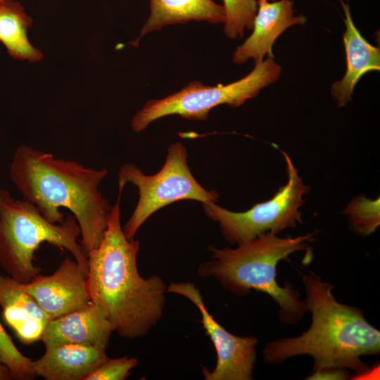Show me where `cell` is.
<instances>
[{
  "mask_svg": "<svg viewBox=\"0 0 380 380\" xmlns=\"http://www.w3.org/2000/svg\"><path fill=\"white\" fill-rule=\"evenodd\" d=\"M167 293H175L189 300L198 310L203 329L213 342L217 362L210 371L202 367L205 380H251L256 362L258 338L238 336L220 325L209 312L199 289L190 281L171 282Z\"/></svg>",
  "mask_w": 380,
  "mask_h": 380,
  "instance_id": "cell-9",
  "label": "cell"
},
{
  "mask_svg": "<svg viewBox=\"0 0 380 380\" xmlns=\"http://www.w3.org/2000/svg\"><path fill=\"white\" fill-rule=\"evenodd\" d=\"M0 307L4 322L23 344L41 340L51 321L27 292L25 284L8 275L0 276Z\"/></svg>",
  "mask_w": 380,
  "mask_h": 380,
  "instance_id": "cell-13",
  "label": "cell"
},
{
  "mask_svg": "<svg viewBox=\"0 0 380 380\" xmlns=\"http://www.w3.org/2000/svg\"><path fill=\"white\" fill-rule=\"evenodd\" d=\"M281 67L273 57L255 62L254 68L243 78L227 84L204 85L200 81L189 82L177 92L160 99L148 101L132 120V128L138 133L153 121L167 115L205 120L215 107L227 104L239 107L255 97L260 90L275 82Z\"/></svg>",
  "mask_w": 380,
  "mask_h": 380,
  "instance_id": "cell-6",
  "label": "cell"
},
{
  "mask_svg": "<svg viewBox=\"0 0 380 380\" xmlns=\"http://www.w3.org/2000/svg\"><path fill=\"white\" fill-rule=\"evenodd\" d=\"M120 198L113 205L101 242L87 255V280L91 301L102 309L113 331L134 340L144 337L162 318L167 286L158 275H140V243L124 234Z\"/></svg>",
  "mask_w": 380,
  "mask_h": 380,
  "instance_id": "cell-1",
  "label": "cell"
},
{
  "mask_svg": "<svg viewBox=\"0 0 380 380\" xmlns=\"http://www.w3.org/2000/svg\"><path fill=\"white\" fill-rule=\"evenodd\" d=\"M0 360L18 380H30L37 377L32 360L23 355L13 343L0 322Z\"/></svg>",
  "mask_w": 380,
  "mask_h": 380,
  "instance_id": "cell-20",
  "label": "cell"
},
{
  "mask_svg": "<svg viewBox=\"0 0 380 380\" xmlns=\"http://www.w3.org/2000/svg\"><path fill=\"white\" fill-rule=\"evenodd\" d=\"M137 365L138 360L135 357L124 356L115 359L108 358L85 380H124Z\"/></svg>",
  "mask_w": 380,
  "mask_h": 380,
  "instance_id": "cell-21",
  "label": "cell"
},
{
  "mask_svg": "<svg viewBox=\"0 0 380 380\" xmlns=\"http://www.w3.org/2000/svg\"><path fill=\"white\" fill-rule=\"evenodd\" d=\"M281 153L288 179L271 199L243 212H233L215 203H201L205 214L219 223L227 243L239 245L267 232L278 234L302 223L299 209L305 203L303 196L309 192L310 187L304 184L289 155L283 151Z\"/></svg>",
  "mask_w": 380,
  "mask_h": 380,
  "instance_id": "cell-8",
  "label": "cell"
},
{
  "mask_svg": "<svg viewBox=\"0 0 380 380\" xmlns=\"http://www.w3.org/2000/svg\"><path fill=\"white\" fill-rule=\"evenodd\" d=\"M315 232L296 237H280L267 232L234 248L210 246V259L201 264L199 277L212 278L226 291L238 296L252 290L267 294L279 306L278 316L284 324H293L308 312L305 300L289 281L284 286L277 283V265L298 251H306L312 257L310 243Z\"/></svg>",
  "mask_w": 380,
  "mask_h": 380,
  "instance_id": "cell-4",
  "label": "cell"
},
{
  "mask_svg": "<svg viewBox=\"0 0 380 380\" xmlns=\"http://www.w3.org/2000/svg\"><path fill=\"white\" fill-rule=\"evenodd\" d=\"M150 14L137 39L165 26L191 20L224 23V6L213 0H149Z\"/></svg>",
  "mask_w": 380,
  "mask_h": 380,
  "instance_id": "cell-16",
  "label": "cell"
},
{
  "mask_svg": "<svg viewBox=\"0 0 380 380\" xmlns=\"http://www.w3.org/2000/svg\"><path fill=\"white\" fill-rule=\"evenodd\" d=\"M347 216L351 232L360 237L372 234L380 225V199H370L364 195L353 197L343 213Z\"/></svg>",
  "mask_w": 380,
  "mask_h": 380,
  "instance_id": "cell-18",
  "label": "cell"
},
{
  "mask_svg": "<svg viewBox=\"0 0 380 380\" xmlns=\"http://www.w3.org/2000/svg\"><path fill=\"white\" fill-rule=\"evenodd\" d=\"M80 229L71 214L60 224L49 222L32 203L0 189V267L11 278L27 284L41 272L34 252L48 243L69 251L88 272V259L77 242Z\"/></svg>",
  "mask_w": 380,
  "mask_h": 380,
  "instance_id": "cell-5",
  "label": "cell"
},
{
  "mask_svg": "<svg viewBox=\"0 0 380 380\" xmlns=\"http://www.w3.org/2000/svg\"><path fill=\"white\" fill-rule=\"evenodd\" d=\"M87 278V272L66 258L53 274H39L25 288L51 320L91 301Z\"/></svg>",
  "mask_w": 380,
  "mask_h": 380,
  "instance_id": "cell-10",
  "label": "cell"
},
{
  "mask_svg": "<svg viewBox=\"0 0 380 380\" xmlns=\"http://www.w3.org/2000/svg\"><path fill=\"white\" fill-rule=\"evenodd\" d=\"M302 282L310 326L298 336L265 343L264 362L280 364L295 356L310 355L314 361L312 370L343 368L357 376L367 372L369 367L361 357L379 355V330L367 321L362 309L336 300L334 286L320 276L312 272L303 274Z\"/></svg>",
  "mask_w": 380,
  "mask_h": 380,
  "instance_id": "cell-3",
  "label": "cell"
},
{
  "mask_svg": "<svg viewBox=\"0 0 380 380\" xmlns=\"http://www.w3.org/2000/svg\"><path fill=\"white\" fill-rule=\"evenodd\" d=\"M267 1V0H258V1Z\"/></svg>",
  "mask_w": 380,
  "mask_h": 380,
  "instance_id": "cell-25",
  "label": "cell"
},
{
  "mask_svg": "<svg viewBox=\"0 0 380 380\" xmlns=\"http://www.w3.org/2000/svg\"><path fill=\"white\" fill-rule=\"evenodd\" d=\"M12 0H0V3L6 2Z\"/></svg>",
  "mask_w": 380,
  "mask_h": 380,
  "instance_id": "cell-24",
  "label": "cell"
},
{
  "mask_svg": "<svg viewBox=\"0 0 380 380\" xmlns=\"http://www.w3.org/2000/svg\"><path fill=\"white\" fill-rule=\"evenodd\" d=\"M348 369L336 367H324L312 370L308 380H346L349 379Z\"/></svg>",
  "mask_w": 380,
  "mask_h": 380,
  "instance_id": "cell-22",
  "label": "cell"
},
{
  "mask_svg": "<svg viewBox=\"0 0 380 380\" xmlns=\"http://www.w3.org/2000/svg\"><path fill=\"white\" fill-rule=\"evenodd\" d=\"M258 6L254 19L253 32L234 53L233 61L243 64L249 59L255 63L264 57H273L272 48L277 37L289 27L303 25L304 15H294L293 2L279 0L274 2L258 1Z\"/></svg>",
  "mask_w": 380,
  "mask_h": 380,
  "instance_id": "cell-11",
  "label": "cell"
},
{
  "mask_svg": "<svg viewBox=\"0 0 380 380\" xmlns=\"http://www.w3.org/2000/svg\"><path fill=\"white\" fill-rule=\"evenodd\" d=\"M225 11L224 32L230 39L243 37L246 29L252 30L258 10L257 0H223Z\"/></svg>",
  "mask_w": 380,
  "mask_h": 380,
  "instance_id": "cell-19",
  "label": "cell"
},
{
  "mask_svg": "<svg viewBox=\"0 0 380 380\" xmlns=\"http://www.w3.org/2000/svg\"><path fill=\"white\" fill-rule=\"evenodd\" d=\"M113 331L102 309L90 301L65 315L51 319L40 341L45 347L73 343L106 350Z\"/></svg>",
  "mask_w": 380,
  "mask_h": 380,
  "instance_id": "cell-12",
  "label": "cell"
},
{
  "mask_svg": "<svg viewBox=\"0 0 380 380\" xmlns=\"http://www.w3.org/2000/svg\"><path fill=\"white\" fill-rule=\"evenodd\" d=\"M185 146L177 141L170 144L165 163L156 174L147 175L132 163L122 165L118 174L119 194L130 183L138 189L135 208L122 227L128 239H133L141 225L158 210L182 200L215 203L219 194L204 189L194 178L187 164Z\"/></svg>",
  "mask_w": 380,
  "mask_h": 380,
  "instance_id": "cell-7",
  "label": "cell"
},
{
  "mask_svg": "<svg viewBox=\"0 0 380 380\" xmlns=\"http://www.w3.org/2000/svg\"><path fill=\"white\" fill-rule=\"evenodd\" d=\"M13 379L11 372L0 360V380H11Z\"/></svg>",
  "mask_w": 380,
  "mask_h": 380,
  "instance_id": "cell-23",
  "label": "cell"
},
{
  "mask_svg": "<svg viewBox=\"0 0 380 380\" xmlns=\"http://www.w3.org/2000/svg\"><path fill=\"white\" fill-rule=\"evenodd\" d=\"M45 348L32 367L36 376L46 380H85L108 358L106 349L95 346L61 343Z\"/></svg>",
  "mask_w": 380,
  "mask_h": 380,
  "instance_id": "cell-14",
  "label": "cell"
},
{
  "mask_svg": "<svg viewBox=\"0 0 380 380\" xmlns=\"http://www.w3.org/2000/svg\"><path fill=\"white\" fill-rule=\"evenodd\" d=\"M32 22L19 2L12 0L0 3V41L13 58L31 62L43 58L42 53L27 39V30Z\"/></svg>",
  "mask_w": 380,
  "mask_h": 380,
  "instance_id": "cell-17",
  "label": "cell"
},
{
  "mask_svg": "<svg viewBox=\"0 0 380 380\" xmlns=\"http://www.w3.org/2000/svg\"><path fill=\"white\" fill-rule=\"evenodd\" d=\"M108 173L105 167H85L27 145L16 148L10 169L11 181L23 199L33 203L49 222L64 221L61 208L70 211L86 255L98 247L108 227L113 205L99 189Z\"/></svg>",
  "mask_w": 380,
  "mask_h": 380,
  "instance_id": "cell-2",
  "label": "cell"
},
{
  "mask_svg": "<svg viewBox=\"0 0 380 380\" xmlns=\"http://www.w3.org/2000/svg\"><path fill=\"white\" fill-rule=\"evenodd\" d=\"M344 12L346 31L343 35L346 54V71L334 83L331 95L337 106H345L350 100L354 87L365 73L380 69V49L369 43L355 27L348 3L340 0Z\"/></svg>",
  "mask_w": 380,
  "mask_h": 380,
  "instance_id": "cell-15",
  "label": "cell"
}]
</instances>
